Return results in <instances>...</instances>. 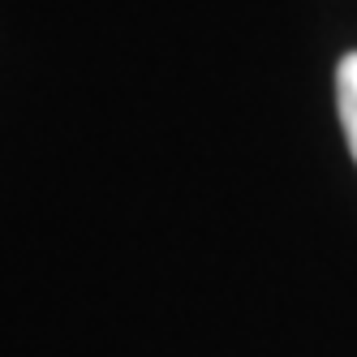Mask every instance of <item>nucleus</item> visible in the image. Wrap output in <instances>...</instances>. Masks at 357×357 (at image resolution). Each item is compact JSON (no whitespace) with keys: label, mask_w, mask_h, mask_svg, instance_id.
I'll return each mask as SVG.
<instances>
[{"label":"nucleus","mask_w":357,"mask_h":357,"mask_svg":"<svg viewBox=\"0 0 357 357\" xmlns=\"http://www.w3.org/2000/svg\"><path fill=\"white\" fill-rule=\"evenodd\" d=\"M336 104H340V125H344L349 151L357 160V52H349L336 69Z\"/></svg>","instance_id":"nucleus-1"}]
</instances>
